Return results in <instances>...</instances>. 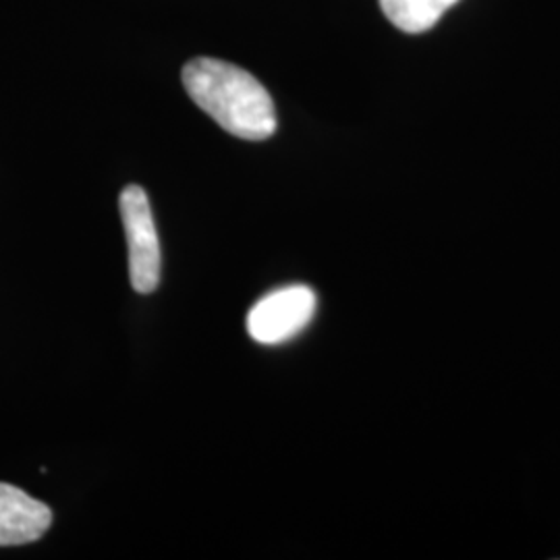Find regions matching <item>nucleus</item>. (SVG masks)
<instances>
[{
    "instance_id": "nucleus-1",
    "label": "nucleus",
    "mask_w": 560,
    "mask_h": 560,
    "mask_svg": "<svg viewBox=\"0 0 560 560\" xmlns=\"http://www.w3.org/2000/svg\"><path fill=\"white\" fill-rule=\"evenodd\" d=\"M189 98L224 131L247 141L268 140L277 131V110L268 90L245 69L219 59L189 60L183 67Z\"/></svg>"
},
{
    "instance_id": "nucleus-2",
    "label": "nucleus",
    "mask_w": 560,
    "mask_h": 560,
    "mask_svg": "<svg viewBox=\"0 0 560 560\" xmlns=\"http://www.w3.org/2000/svg\"><path fill=\"white\" fill-rule=\"evenodd\" d=\"M120 219L129 247V279L141 293H154L161 284V240L148 194L140 185H127L120 191Z\"/></svg>"
},
{
    "instance_id": "nucleus-3",
    "label": "nucleus",
    "mask_w": 560,
    "mask_h": 560,
    "mask_svg": "<svg viewBox=\"0 0 560 560\" xmlns=\"http://www.w3.org/2000/svg\"><path fill=\"white\" fill-rule=\"evenodd\" d=\"M316 314V293L291 284L261 298L247 314V332L261 345H280L298 337Z\"/></svg>"
},
{
    "instance_id": "nucleus-4",
    "label": "nucleus",
    "mask_w": 560,
    "mask_h": 560,
    "mask_svg": "<svg viewBox=\"0 0 560 560\" xmlns=\"http://www.w3.org/2000/svg\"><path fill=\"white\" fill-rule=\"evenodd\" d=\"M52 525V511L20 488L0 481V546L40 540Z\"/></svg>"
},
{
    "instance_id": "nucleus-5",
    "label": "nucleus",
    "mask_w": 560,
    "mask_h": 560,
    "mask_svg": "<svg viewBox=\"0 0 560 560\" xmlns=\"http://www.w3.org/2000/svg\"><path fill=\"white\" fill-rule=\"evenodd\" d=\"M459 0H381L382 11L400 32L421 34L432 30Z\"/></svg>"
}]
</instances>
